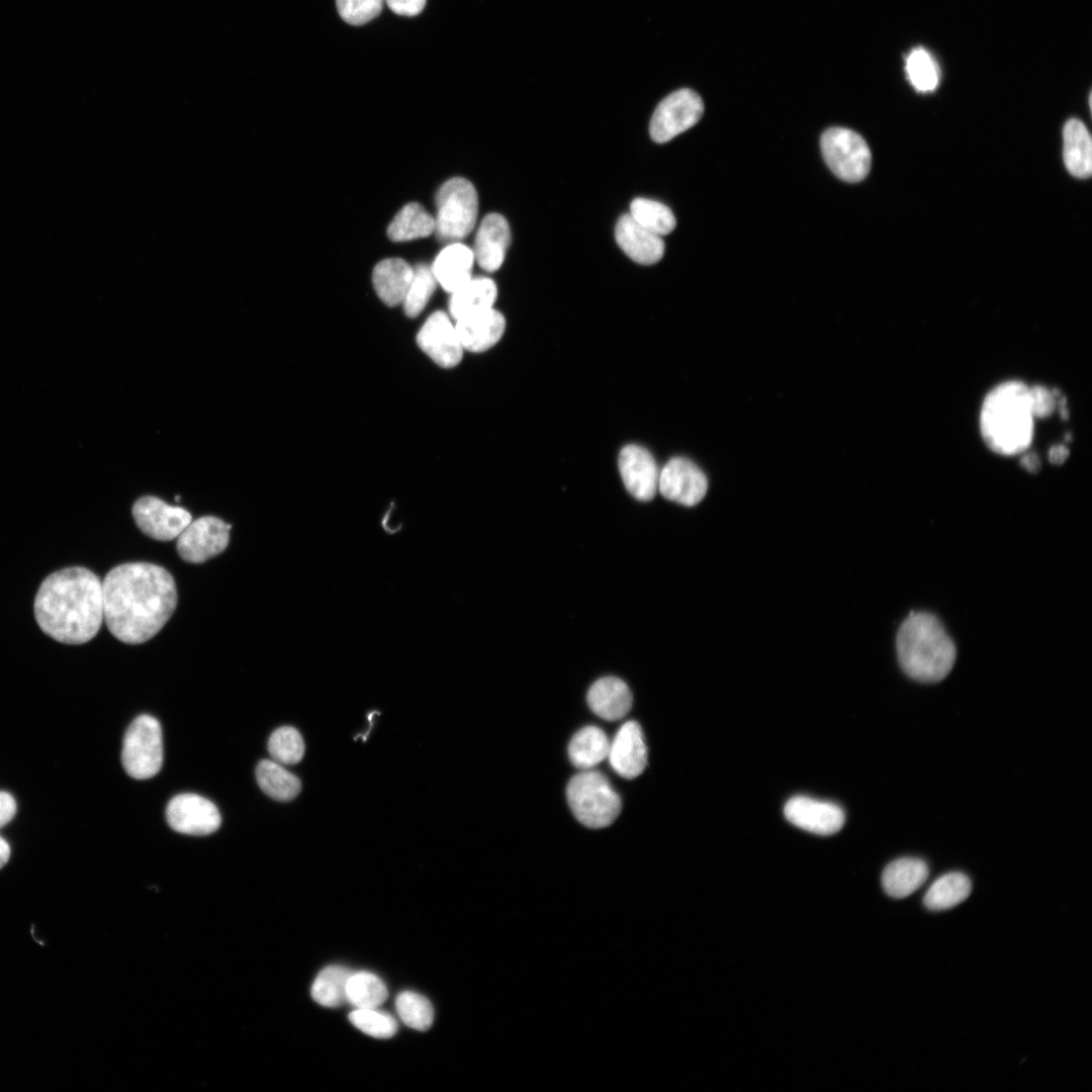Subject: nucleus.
Instances as JSON below:
<instances>
[{
    "label": "nucleus",
    "instance_id": "f257e3e1",
    "mask_svg": "<svg viewBox=\"0 0 1092 1092\" xmlns=\"http://www.w3.org/2000/svg\"><path fill=\"white\" fill-rule=\"evenodd\" d=\"M103 617L110 633L127 644L154 637L177 606L173 576L162 566L130 562L115 566L102 582Z\"/></svg>",
    "mask_w": 1092,
    "mask_h": 1092
},
{
    "label": "nucleus",
    "instance_id": "f03ea898",
    "mask_svg": "<svg viewBox=\"0 0 1092 1092\" xmlns=\"http://www.w3.org/2000/svg\"><path fill=\"white\" fill-rule=\"evenodd\" d=\"M33 609L39 628L54 640L86 643L104 620L102 582L85 567L63 568L41 582Z\"/></svg>",
    "mask_w": 1092,
    "mask_h": 1092
},
{
    "label": "nucleus",
    "instance_id": "7ed1b4c3",
    "mask_svg": "<svg viewBox=\"0 0 1092 1092\" xmlns=\"http://www.w3.org/2000/svg\"><path fill=\"white\" fill-rule=\"evenodd\" d=\"M903 671L921 682L942 680L953 667L957 650L941 622L927 612H912L901 624L896 638Z\"/></svg>",
    "mask_w": 1092,
    "mask_h": 1092
},
{
    "label": "nucleus",
    "instance_id": "20e7f679",
    "mask_svg": "<svg viewBox=\"0 0 1092 1092\" xmlns=\"http://www.w3.org/2000/svg\"><path fill=\"white\" fill-rule=\"evenodd\" d=\"M1029 388L1009 381L994 388L981 411L982 436L993 451L1014 455L1024 451L1033 435Z\"/></svg>",
    "mask_w": 1092,
    "mask_h": 1092
},
{
    "label": "nucleus",
    "instance_id": "39448f33",
    "mask_svg": "<svg viewBox=\"0 0 1092 1092\" xmlns=\"http://www.w3.org/2000/svg\"><path fill=\"white\" fill-rule=\"evenodd\" d=\"M566 794L576 819L589 828L611 825L621 811L619 795L606 777L596 770H585L572 777Z\"/></svg>",
    "mask_w": 1092,
    "mask_h": 1092
},
{
    "label": "nucleus",
    "instance_id": "423d86ee",
    "mask_svg": "<svg viewBox=\"0 0 1092 1092\" xmlns=\"http://www.w3.org/2000/svg\"><path fill=\"white\" fill-rule=\"evenodd\" d=\"M435 231L442 243H457L473 230L478 197L472 183L465 178L454 177L446 181L436 194Z\"/></svg>",
    "mask_w": 1092,
    "mask_h": 1092
},
{
    "label": "nucleus",
    "instance_id": "0eeeda50",
    "mask_svg": "<svg viewBox=\"0 0 1092 1092\" xmlns=\"http://www.w3.org/2000/svg\"><path fill=\"white\" fill-rule=\"evenodd\" d=\"M126 774L136 780L156 776L163 763V737L159 721L150 715L136 717L126 729L121 751Z\"/></svg>",
    "mask_w": 1092,
    "mask_h": 1092
},
{
    "label": "nucleus",
    "instance_id": "6e6552de",
    "mask_svg": "<svg viewBox=\"0 0 1092 1092\" xmlns=\"http://www.w3.org/2000/svg\"><path fill=\"white\" fill-rule=\"evenodd\" d=\"M823 158L830 170L841 180L855 183L867 177L872 156L866 141L844 127H830L820 139Z\"/></svg>",
    "mask_w": 1092,
    "mask_h": 1092
},
{
    "label": "nucleus",
    "instance_id": "1a4fd4ad",
    "mask_svg": "<svg viewBox=\"0 0 1092 1092\" xmlns=\"http://www.w3.org/2000/svg\"><path fill=\"white\" fill-rule=\"evenodd\" d=\"M704 103L694 90L673 91L656 106L649 123L651 139L663 144L694 126L703 116Z\"/></svg>",
    "mask_w": 1092,
    "mask_h": 1092
},
{
    "label": "nucleus",
    "instance_id": "9d476101",
    "mask_svg": "<svg viewBox=\"0 0 1092 1092\" xmlns=\"http://www.w3.org/2000/svg\"><path fill=\"white\" fill-rule=\"evenodd\" d=\"M230 530V524L212 516L191 521L177 537V552L187 562H204L228 547Z\"/></svg>",
    "mask_w": 1092,
    "mask_h": 1092
},
{
    "label": "nucleus",
    "instance_id": "9b49d317",
    "mask_svg": "<svg viewBox=\"0 0 1092 1092\" xmlns=\"http://www.w3.org/2000/svg\"><path fill=\"white\" fill-rule=\"evenodd\" d=\"M131 513L139 529L158 541L177 538L192 521L187 510L170 506L152 495L139 498L133 504Z\"/></svg>",
    "mask_w": 1092,
    "mask_h": 1092
},
{
    "label": "nucleus",
    "instance_id": "f8f14e48",
    "mask_svg": "<svg viewBox=\"0 0 1092 1092\" xmlns=\"http://www.w3.org/2000/svg\"><path fill=\"white\" fill-rule=\"evenodd\" d=\"M166 818L173 830L197 836L213 833L221 823L217 807L208 799L191 793L172 798L166 808Z\"/></svg>",
    "mask_w": 1092,
    "mask_h": 1092
},
{
    "label": "nucleus",
    "instance_id": "ddd939ff",
    "mask_svg": "<svg viewBox=\"0 0 1092 1092\" xmlns=\"http://www.w3.org/2000/svg\"><path fill=\"white\" fill-rule=\"evenodd\" d=\"M708 488L703 471L691 460L671 458L659 471L658 490L667 499L692 507L700 503Z\"/></svg>",
    "mask_w": 1092,
    "mask_h": 1092
},
{
    "label": "nucleus",
    "instance_id": "4468645a",
    "mask_svg": "<svg viewBox=\"0 0 1092 1092\" xmlns=\"http://www.w3.org/2000/svg\"><path fill=\"white\" fill-rule=\"evenodd\" d=\"M417 343L436 364L451 368L462 359L463 347L447 313L438 310L424 323Z\"/></svg>",
    "mask_w": 1092,
    "mask_h": 1092
},
{
    "label": "nucleus",
    "instance_id": "2eb2a0df",
    "mask_svg": "<svg viewBox=\"0 0 1092 1092\" xmlns=\"http://www.w3.org/2000/svg\"><path fill=\"white\" fill-rule=\"evenodd\" d=\"M784 814L793 825L819 835H830L843 826L845 816L836 804L806 796H795L785 805Z\"/></svg>",
    "mask_w": 1092,
    "mask_h": 1092
},
{
    "label": "nucleus",
    "instance_id": "dca6fc26",
    "mask_svg": "<svg viewBox=\"0 0 1092 1092\" xmlns=\"http://www.w3.org/2000/svg\"><path fill=\"white\" fill-rule=\"evenodd\" d=\"M618 466L631 495L641 502L654 497L658 489L659 471L649 451L638 445H627L620 451Z\"/></svg>",
    "mask_w": 1092,
    "mask_h": 1092
},
{
    "label": "nucleus",
    "instance_id": "f3484780",
    "mask_svg": "<svg viewBox=\"0 0 1092 1092\" xmlns=\"http://www.w3.org/2000/svg\"><path fill=\"white\" fill-rule=\"evenodd\" d=\"M609 761L613 769L625 779L642 774L647 763V749L639 724L628 721L621 726L610 743Z\"/></svg>",
    "mask_w": 1092,
    "mask_h": 1092
},
{
    "label": "nucleus",
    "instance_id": "a211bd4d",
    "mask_svg": "<svg viewBox=\"0 0 1092 1092\" xmlns=\"http://www.w3.org/2000/svg\"><path fill=\"white\" fill-rule=\"evenodd\" d=\"M511 241L510 226L498 213H488L479 224L474 248V260L487 272L497 270L506 257Z\"/></svg>",
    "mask_w": 1092,
    "mask_h": 1092
},
{
    "label": "nucleus",
    "instance_id": "6ab92c4d",
    "mask_svg": "<svg viewBox=\"0 0 1092 1092\" xmlns=\"http://www.w3.org/2000/svg\"><path fill=\"white\" fill-rule=\"evenodd\" d=\"M615 238L621 250L641 265L655 264L664 254L662 238L640 225L629 213L618 219Z\"/></svg>",
    "mask_w": 1092,
    "mask_h": 1092
},
{
    "label": "nucleus",
    "instance_id": "aec40b11",
    "mask_svg": "<svg viewBox=\"0 0 1092 1092\" xmlns=\"http://www.w3.org/2000/svg\"><path fill=\"white\" fill-rule=\"evenodd\" d=\"M506 329L504 315L493 307L456 321L455 330L463 350L483 352L495 345Z\"/></svg>",
    "mask_w": 1092,
    "mask_h": 1092
},
{
    "label": "nucleus",
    "instance_id": "412c9836",
    "mask_svg": "<svg viewBox=\"0 0 1092 1092\" xmlns=\"http://www.w3.org/2000/svg\"><path fill=\"white\" fill-rule=\"evenodd\" d=\"M474 255L470 248L457 242L446 246L431 266L437 283L450 293L470 280Z\"/></svg>",
    "mask_w": 1092,
    "mask_h": 1092
},
{
    "label": "nucleus",
    "instance_id": "4be33fe9",
    "mask_svg": "<svg viewBox=\"0 0 1092 1092\" xmlns=\"http://www.w3.org/2000/svg\"><path fill=\"white\" fill-rule=\"evenodd\" d=\"M587 703L599 717L615 721L623 718L631 709L632 694L622 679L606 676L598 679L587 693Z\"/></svg>",
    "mask_w": 1092,
    "mask_h": 1092
},
{
    "label": "nucleus",
    "instance_id": "5701e85b",
    "mask_svg": "<svg viewBox=\"0 0 1092 1092\" xmlns=\"http://www.w3.org/2000/svg\"><path fill=\"white\" fill-rule=\"evenodd\" d=\"M413 272V267L403 259L389 258L380 261L372 274L373 286L379 298L389 306L400 304Z\"/></svg>",
    "mask_w": 1092,
    "mask_h": 1092
},
{
    "label": "nucleus",
    "instance_id": "b1692460",
    "mask_svg": "<svg viewBox=\"0 0 1092 1092\" xmlns=\"http://www.w3.org/2000/svg\"><path fill=\"white\" fill-rule=\"evenodd\" d=\"M927 863L916 857H901L883 871L882 885L893 898H905L919 889L928 878Z\"/></svg>",
    "mask_w": 1092,
    "mask_h": 1092
},
{
    "label": "nucleus",
    "instance_id": "393cba45",
    "mask_svg": "<svg viewBox=\"0 0 1092 1092\" xmlns=\"http://www.w3.org/2000/svg\"><path fill=\"white\" fill-rule=\"evenodd\" d=\"M1063 157L1067 170L1077 178L1092 173V142L1086 125L1079 119L1068 120L1063 130Z\"/></svg>",
    "mask_w": 1092,
    "mask_h": 1092
},
{
    "label": "nucleus",
    "instance_id": "a878e982",
    "mask_svg": "<svg viewBox=\"0 0 1092 1092\" xmlns=\"http://www.w3.org/2000/svg\"><path fill=\"white\" fill-rule=\"evenodd\" d=\"M497 289L494 281L487 277L471 278L460 288L451 293L449 300L450 315L460 320L493 306Z\"/></svg>",
    "mask_w": 1092,
    "mask_h": 1092
},
{
    "label": "nucleus",
    "instance_id": "bb28decb",
    "mask_svg": "<svg viewBox=\"0 0 1092 1092\" xmlns=\"http://www.w3.org/2000/svg\"><path fill=\"white\" fill-rule=\"evenodd\" d=\"M610 742L599 727L586 726L577 731L568 745L572 764L581 769L594 767L608 757Z\"/></svg>",
    "mask_w": 1092,
    "mask_h": 1092
},
{
    "label": "nucleus",
    "instance_id": "cd10ccee",
    "mask_svg": "<svg viewBox=\"0 0 1092 1092\" xmlns=\"http://www.w3.org/2000/svg\"><path fill=\"white\" fill-rule=\"evenodd\" d=\"M435 231L433 217L421 204L411 202L404 205L393 217L387 229L388 238L393 242H405L432 235Z\"/></svg>",
    "mask_w": 1092,
    "mask_h": 1092
},
{
    "label": "nucleus",
    "instance_id": "c85d7f7f",
    "mask_svg": "<svg viewBox=\"0 0 1092 1092\" xmlns=\"http://www.w3.org/2000/svg\"><path fill=\"white\" fill-rule=\"evenodd\" d=\"M256 780L260 789L277 801H290L301 790L300 780L275 760H261L256 768Z\"/></svg>",
    "mask_w": 1092,
    "mask_h": 1092
},
{
    "label": "nucleus",
    "instance_id": "c756f323",
    "mask_svg": "<svg viewBox=\"0 0 1092 1092\" xmlns=\"http://www.w3.org/2000/svg\"><path fill=\"white\" fill-rule=\"evenodd\" d=\"M972 884L968 876L952 872L936 879L927 890L923 902L933 911L950 909L965 901L971 894Z\"/></svg>",
    "mask_w": 1092,
    "mask_h": 1092
},
{
    "label": "nucleus",
    "instance_id": "7c9ffc66",
    "mask_svg": "<svg viewBox=\"0 0 1092 1092\" xmlns=\"http://www.w3.org/2000/svg\"><path fill=\"white\" fill-rule=\"evenodd\" d=\"M354 973L345 967L330 966L320 972L311 987V996L326 1007H338L347 1001V986Z\"/></svg>",
    "mask_w": 1092,
    "mask_h": 1092
},
{
    "label": "nucleus",
    "instance_id": "2f4dec72",
    "mask_svg": "<svg viewBox=\"0 0 1092 1092\" xmlns=\"http://www.w3.org/2000/svg\"><path fill=\"white\" fill-rule=\"evenodd\" d=\"M630 216L640 225L660 237L671 233L676 224L674 214L665 204L638 197L630 204Z\"/></svg>",
    "mask_w": 1092,
    "mask_h": 1092
},
{
    "label": "nucleus",
    "instance_id": "473e14b6",
    "mask_svg": "<svg viewBox=\"0 0 1092 1092\" xmlns=\"http://www.w3.org/2000/svg\"><path fill=\"white\" fill-rule=\"evenodd\" d=\"M387 998L385 984L367 972L354 973L347 986V1001L357 1008H377Z\"/></svg>",
    "mask_w": 1092,
    "mask_h": 1092
},
{
    "label": "nucleus",
    "instance_id": "72a5a7b5",
    "mask_svg": "<svg viewBox=\"0 0 1092 1092\" xmlns=\"http://www.w3.org/2000/svg\"><path fill=\"white\" fill-rule=\"evenodd\" d=\"M905 71L910 84L918 92H931L938 86V66L930 53L923 48L910 52L906 58Z\"/></svg>",
    "mask_w": 1092,
    "mask_h": 1092
},
{
    "label": "nucleus",
    "instance_id": "f704fd0d",
    "mask_svg": "<svg viewBox=\"0 0 1092 1092\" xmlns=\"http://www.w3.org/2000/svg\"><path fill=\"white\" fill-rule=\"evenodd\" d=\"M413 269V277L401 302L410 317H416L425 308L438 284L431 266L418 264Z\"/></svg>",
    "mask_w": 1092,
    "mask_h": 1092
},
{
    "label": "nucleus",
    "instance_id": "c9c22d12",
    "mask_svg": "<svg viewBox=\"0 0 1092 1092\" xmlns=\"http://www.w3.org/2000/svg\"><path fill=\"white\" fill-rule=\"evenodd\" d=\"M268 750L273 760L281 764H295L302 759L305 745L298 730L282 726L270 735Z\"/></svg>",
    "mask_w": 1092,
    "mask_h": 1092
},
{
    "label": "nucleus",
    "instance_id": "e433bc0d",
    "mask_svg": "<svg viewBox=\"0 0 1092 1092\" xmlns=\"http://www.w3.org/2000/svg\"><path fill=\"white\" fill-rule=\"evenodd\" d=\"M395 1007L399 1017L407 1026L424 1031L432 1025L434 1010L426 997L404 991L397 996Z\"/></svg>",
    "mask_w": 1092,
    "mask_h": 1092
},
{
    "label": "nucleus",
    "instance_id": "4c0bfd02",
    "mask_svg": "<svg viewBox=\"0 0 1092 1092\" xmlns=\"http://www.w3.org/2000/svg\"><path fill=\"white\" fill-rule=\"evenodd\" d=\"M349 1019L358 1029L377 1038L391 1037L397 1030L395 1019L375 1008H358L350 1013Z\"/></svg>",
    "mask_w": 1092,
    "mask_h": 1092
},
{
    "label": "nucleus",
    "instance_id": "58836bf2",
    "mask_svg": "<svg viewBox=\"0 0 1092 1092\" xmlns=\"http://www.w3.org/2000/svg\"><path fill=\"white\" fill-rule=\"evenodd\" d=\"M384 0H336L341 18L352 25H361L375 18Z\"/></svg>",
    "mask_w": 1092,
    "mask_h": 1092
},
{
    "label": "nucleus",
    "instance_id": "ea45409f",
    "mask_svg": "<svg viewBox=\"0 0 1092 1092\" xmlns=\"http://www.w3.org/2000/svg\"><path fill=\"white\" fill-rule=\"evenodd\" d=\"M1030 411L1033 417H1049L1056 408L1057 402L1052 391L1043 386L1029 388Z\"/></svg>",
    "mask_w": 1092,
    "mask_h": 1092
},
{
    "label": "nucleus",
    "instance_id": "a19ab883",
    "mask_svg": "<svg viewBox=\"0 0 1092 1092\" xmlns=\"http://www.w3.org/2000/svg\"><path fill=\"white\" fill-rule=\"evenodd\" d=\"M396 14L415 16L422 12L427 0H384Z\"/></svg>",
    "mask_w": 1092,
    "mask_h": 1092
},
{
    "label": "nucleus",
    "instance_id": "79ce46f5",
    "mask_svg": "<svg viewBox=\"0 0 1092 1092\" xmlns=\"http://www.w3.org/2000/svg\"><path fill=\"white\" fill-rule=\"evenodd\" d=\"M16 813V802L13 796L0 791V828L9 823Z\"/></svg>",
    "mask_w": 1092,
    "mask_h": 1092
},
{
    "label": "nucleus",
    "instance_id": "37998d69",
    "mask_svg": "<svg viewBox=\"0 0 1092 1092\" xmlns=\"http://www.w3.org/2000/svg\"><path fill=\"white\" fill-rule=\"evenodd\" d=\"M1020 464L1027 471L1036 473L1040 469V460L1035 453L1024 454L1020 459Z\"/></svg>",
    "mask_w": 1092,
    "mask_h": 1092
},
{
    "label": "nucleus",
    "instance_id": "c03bdc74",
    "mask_svg": "<svg viewBox=\"0 0 1092 1092\" xmlns=\"http://www.w3.org/2000/svg\"><path fill=\"white\" fill-rule=\"evenodd\" d=\"M1069 455V450L1064 445H1056L1049 452V459L1054 464H1062Z\"/></svg>",
    "mask_w": 1092,
    "mask_h": 1092
},
{
    "label": "nucleus",
    "instance_id": "a18cd8bd",
    "mask_svg": "<svg viewBox=\"0 0 1092 1092\" xmlns=\"http://www.w3.org/2000/svg\"><path fill=\"white\" fill-rule=\"evenodd\" d=\"M10 857V846L8 842L0 836V869H2Z\"/></svg>",
    "mask_w": 1092,
    "mask_h": 1092
},
{
    "label": "nucleus",
    "instance_id": "49530a36",
    "mask_svg": "<svg viewBox=\"0 0 1092 1092\" xmlns=\"http://www.w3.org/2000/svg\"><path fill=\"white\" fill-rule=\"evenodd\" d=\"M1059 407L1062 419L1066 420L1069 417L1068 410L1066 408V398L1061 397L1059 399Z\"/></svg>",
    "mask_w": 1092,
    "mask_h": 1092
}]
</instances>
